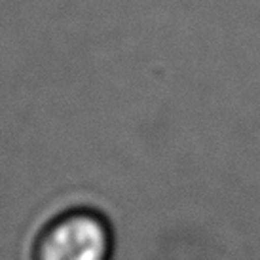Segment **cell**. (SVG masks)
Masks as SVG:
<instances>
[{"label": "cell", "mask_w": 260, "mask_h": 260, "mask_svg": "<svg viewBox=\"0 0 260 260\" xmlns=\"http://www.w3.org/2000/svg\"><path fill=\"white\" fill-rule=\"evenodd\" d=\"M114 230L105 213L73 205L53 213L32 236L29 260H112Z\"/></svg>", "instance_id": "cell-1"}]
</instances>
